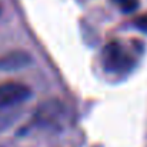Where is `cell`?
<instances>
[{
	"label": "cell",
	"instance_id": "5b68a950",
	"mask_svg": "<svg viewBox=\"0 0 147 147\" xmlns=\"http://www.w3.org/2000/svg\"><path fill=\"white\" fill-rule=\"evenodd\" d=\"M116 4H117V7L120 9V10H123L124 13H131V11H134L136 9H137V6H139V1L137 0H113Z\"/></svg>",
	"mask_w": 147,
	"mask_h": 147
},
{
	"label": "cell",
	"instance_id": "3957f363",
	"mask_svg": "<svg viewBox=\"0 0 147 147\" xmlns=\"http://www.w3.org/2000/svg\"><path fill=\"white\" fill-rule=\"evenodd\" d=\"M64 117V106L59 100H47L42 103L34 114V120L42 126H57Z\"/></svg>",
	"mask_w": 147,
	"mask_h": 147
},
{
	"label": "cell",
	"instance_id": "7a4b0ae2",
	"mask_svg": "<svg viewBox=\"0 0 147 147\" xmlns=\"http://www.w3.org/2000/svg\"><path fill=\"white\" fill-rule=\"evenodd\" d=\"M32 96L29 86L19 82H6L0 84V109L17 106Z\"/></svg>",
	"mask_w": 147,
	"mask_h": 147
},
{
	"label": "cell",
	"instance_id": "6da1fadb",
	"mask_svg": "<svg viewBox=\"0 0 147 147\" xmlns=\"http://www.w3.org/2000/svg\"><path fill=\"white\" fill-rule=\"evenodd\" d=\"M101 61L104 69L111 73H123L130 70L133 66V57L119 42H110L106 45Z\"/></svg>",
	"mask_w": 147,
	"mask_h": 147
},
{
	"label": "cell",
	"instance_id": "277c9868",
	"mask_svg": "<svg viewBox=\"0 0 147 147\" xmlns=\"http://www.w3.org/2000/svg\"><path fill=\"white\" fill-rule=\"evenodd\" d=\"M32 61V56L24 50H13L0 56V71H16Z\"/></svg>",
	"mask_w": 147,
	"mask_h": 147
},
{
	"label": "cell",
	"instance_id": "8992f818",
	"mask_svg": "<svg viewBox=\"0 0 147 147\" xmlns=\"http://www.w3.org/2000/svg\"><path fill=\"white\" fill-rule=\"evenodd\" d=\"M136 27H139L142 32H147V14H142L134 20Z\"/></svg>",
	"mask_w": 147,
	"mask_h": 147
}]
</instances>
